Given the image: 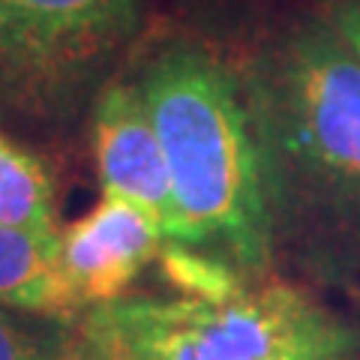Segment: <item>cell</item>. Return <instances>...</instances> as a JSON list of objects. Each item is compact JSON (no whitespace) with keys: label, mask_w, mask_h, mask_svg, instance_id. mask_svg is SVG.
<instances>
[{"label":"cell","mask_w":360,"mask_h":360,"mask_svg":"<svg viewBox=\"0 0 360 360\" xmlns=\"http://www.w3.org/2000/svg\"><path fill=\"white\" fill-rule=\"evenodd\" d=\"M250 103L274 225L360 252V58L328 18L258 63Z\"/></svg>","instance_id":"obj_1"},{"label":"cell","mask_w":360,"mask_h":360,"mask_svg":"<svg viewBox=\"0 0 360 360\" xmlns=\"http://www.w3.org/2000/svg\"><path fill=\"white\" fill-rule=\"evenodd\" d=\"M160 135L180 246L210 252L246 279L267 274L276 225L246 90L198 49H174L139 82Z\"/></svg>","instance_id":"obj_2"},{"label":"cell","mask_w":360,"mask_h":360,"mask_svg":"<svg viewBox=\"0 0 360 360\" xmlns=\"http://www.w3.org/2000/svg\"><path fill=\"white\" fill-rule=\"evenodd\" d=\"M60 360H354L357 340L330 309L285 283L229 297L96 303L60 336Z\"/></svg>","instance_id":"obj_3"},{"label":"cell","mask_w":360,"mask_h":360,"mask_svg":"<svg viewBox=\"0 0 360 360\" xmlns=\"http://www.w3.org/2000/svg\"><path fill=\"white\" fill-rule=\"evenodd\" d=\"M139 30L135 0H0V96L66 108Z\"/></svg>","instance_id":"obj_4"},{"label":"cell","mask_w":360,"mask_h":360,"mask_svg":"<svg viewBox=\"0 0 360 360\" xmlns=\"http://www.w3.org/2000/svg\"><path fill=\"white\" fill-rule=\"evenodd\" d=\"M165 243L162 225L144 207L103 195L82 219L60 229L54 258L78 309H87L127 295L141 270L162 255Z\"/></svg>","instance_id":"obj_5"},{"label":"cell","mask_w":360,"mask_h":360,"mask_svg":"<svg viewBox=\"0 0 360 360\" xmlns=\"http://www.w3.org/2000/svg\"><path fill=\"white\" fill-rule=\"evenodd\" d=\"M94 156L103 195L139 205L162 225L168 243H180V217L160 135L139 84H111L94 108Z\"/></svg>","instance_id":"obj_6"},{"label":"cell","mask_w":360,"mask_h":360,"mask_svg":"<svg viewBox=\"0 0 360 360\" xmlns=\"http://www.w3.org/2000/svg\"><path fill=\"white\" fill-rule=\"evenodd\" d=\"M0 307L37 315L82 312L58 267L54 246L6 222H0Z\"/></svg>","instance_id":"obj_7"},{"label":"cell","mask_w":360,"mask_h":360,"mask_svg":"<svg viewBox=\"0 0 360 360\" xmlns=\"http://www.w3.org/2000/svg\"><path fill=\"white\" fill-rule=\"evenodd\" d=\"M0 222L25 229L58 250L54 189L42 162L0 132Z\"/></svg>","instance_id":"obj_8"},{"label":"cell","mask_w":360,"mask_h":360,"mask_svg":"<svg viewBox=\"0 0 360 360\" xmlns=\"http://www.w3.org/2000/svg\"><path fill=\"white\" fill-rule=\"evenodd\" d=\"M0 360H60V342H42L0 307Z\"/></svg>","instance_id":"obj_9"},{"label":"cell","mask_w":360,"mask_h":360,"mask_svg":"<svg viewBox=\"0 0 360 360\" xmlns=\"http://www.w3.org/2000/svg\"><path fill=\"white\" fill-rule=\"evenodd\" d=\"M328 25L352 45L360 58V0H333L328 9Z\"/></svg>","instance_id":"obj_10"}]
</instances>
